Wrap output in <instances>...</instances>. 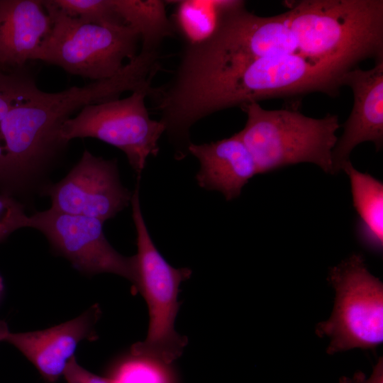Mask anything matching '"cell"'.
Listing matches in <instances>:
<instances>
[{"instance_id": "6", "label": "cell", "mask_w": 383, "mask_h": 383, "mask_svg": "<svg viewBox=\"0 0 383 383\" xmlns=\"http://www.w3.org/2000/svg\"><path fill=\"white\" fill-rule=\"evenodd\" d=\"M328 281L335 291L333 312L316 327L318 336L330 339L327 353L375 349L383 341L382 282L360 254L330 268Z\"/></svg>"}, {"instance_id": "1", "label": "cell", "mask_w": 383, "mask_h": 383, "mask_svg": "<svg viewBox=\"0 0 383 383\" xmlns=\"http://www.w3.org/2000/svg\"><path fill=\"white\" fill-rule=\"evenodd\" d=\"M356 66L300 55L264 57L225 74L167 93L170 118L188 132L201 119L223 109L274 98L321 92L335 97L341 79Z\"/></svg>"}, {"instance_id": "7", "label": "cell", "mask_w": 383, "mask_h": 383, "mask_svg": "<svg viewBox=\"0 0 383 383\" xmlns=\"http://www.w3.org/2000/svg\"><path fill=\"white\" fill-rule=\"evenodd\" d=\"M152 88L146 85L126 98L84 106L62 123L61 138L68 143L77 138H94L115 146L140 177L148 158L158 154V141L165 132L164 124L150 118L145 106Z\"/></svg>"}, {"instance_id": "17", "label": "cell", "mask_w": 383, "mask_h": 383, "mask_svg": "<svg viewBox=\"0 0 383 383\" xmlns=\"http://www.w3.org/2000/svg\"><path fill=\"white\" fill-rule=\"evenodd\" d=\"M169 366L130 352L115 363L109 377L113 383H173Z\"/></svg>"}, {"instance_id": "21", "label": "cell", "mask_w": 383, "mask_h": 383, "mask_svg": "<svg viewBox=\"0 0 383 383\" xmlns=\"http://www.w3.org/2000/svg\"><path fill=\"white\" fill-rule=\"evenodd\" d=\"M62 377L67 383H113L109 377L99 376L82 367L75 357L69 361Z\"/></svg>"}, {"instance_id": "14", "label": "cell", "mask_w": 383, "mask_h": 383, "mask_svg": "<svg viewBox=\"0 0 383 383\" xmlns=\"http://www.w3.org/2000/svg\"><path fill=\"white\" fill-rule=\"evenodd\" d=\"M341 170L350 178L353 204L358 215V238L366 248L379 253L383 248V184L357 170L350 161Z\"/></svg>"}, {"instance_id": "15", "label": "cell", "mask_w": 383, "mask_h": 383, "mask_svg": "<svg viewBox=\"0 0 383 383\" xmlns=\"http://www.w3.org/2000/svg\"><path fill=\"white\" fill-rule=\"evenodd\" d=\"M228 0L173 1L176 8L171 20L175 32L186 45H197L216 31Z\"/></svg>"}, {"instance_id": "13", "label": "cell", "mask_w": 383, "mask_h": 383, "mask_svg": "<svg viewBox=\"0 0 383 383\" xmlns=\"http://www.w3.org/2000/svg\"><path fill=\"white\" fill-rule=\"evenodd\" d=\"M188 153L200 162L196 176L199 186L220 192L227 201L238 197L243 187L258 174L251 153L237 133L209 143H191Z\"/></svg>"}, {"instance_id": "22", "label": "cell", "mask_w": 383, "mask_h": 383, "mask_svg": "<svg viewBox=\"0 0 383 383\" xmlns=\"http://www.w3.org/2000/svg\"><path fill=\"white\" fill-rule=\"evenodd\" d=\"M339 383H383V359L379 357L369 377L358 371L352 377H342Z\"/></svg>"}, {"instance_id": "20", "label": "cell", "mask_w": 383, "mask_h": 383, "mask_svg": "<svg viewBox=\"0 0 383 383\" xmlns=\"http://www.w3.org/2000/svg\"><path fill=\"white\" fill-rule=\"evenodd\" d=\"M28 218L23 203L0 193V243L16 230L26 228Z\"/></svg>"}, {"instance_id": "10", "label": "cell", "mask_w": 383, "mask_h": 383, "mask_svg": "<svg viewBox=\"0 0 383 383\" xmlns=\"http://www.w3.org/2000/svg\"><path fill=\"white\" fill-rule=\"evenodd\" d=\"M343 86L353 94V106L343 125V133L332 152L333 174L350 161L353 150L363 142L383 145V60L367 70L355 67L342 77Z\"/></svg>"}, {"instance_id": "12", "label": "cell", "mask_w": 383, "mask_h": 383, "mask_svg": "<svg viewBox=\"0 0 383 383\" xmlns=\"http://www.w3.org/2000/svg\"><path fill=\"white\" fill-rule=\"evenodd\" d=\"M52 28L42 0H0V68L40 60Z\"/></svg>"}, {"instance_id": "3", "label": "cell", "mask_w": 383, "mask_h": 383, "mask_svg": "<svg viewBox=\"0 0 383 383\" xmlns=\"http://www.w3.org/2000/svg\"><path fill=\"white\" fill-rule=\"evenodd\" d=\"M240 109L247 121L237 134L251 153L258 174L309 162L333 174L332 152L340 126L338 116L315 118L295 109L267 110L257 102Z\"/></svg>"}, {"instance_id": "5", "label": "cell", "mask_w": 383, "mask_h": 383, "mask_svg": "<svg viewBox=\"0 0 383 383\" xmlns=\"http://www.w3.org/2000/svg\"><path fill=\"white\" fill-rule=\"evenodd\" d=\"M42 1L52 28L40 60L95 82L114 77L138 55L140 37L132 27L84 23Z\"/></svg>"}, {"instance_id": "9", "label": "cell", "mask_w": 383, "mask_h": 383, "mask_svg": "<svg viewBox=\"0 0 383 383\" xmlns=\"http://www.w3.org/2000/svg\"><path fill=\"white\" fill-rule=\"evenodd\" d=\"M42 195L50 197L55 211L104 223L131 203L133 192L121 182L116 159L105 160L85 150L67 174L47 185Z\"/></svg>"}, {"instance_id": "4", "label": "cell", "mask_w": 383, "mask_h": 383, "mask_svg": "<svg viewBox=\"0 0 383 383\" xmlns=\"http://www.w3.org/2000/svg\"><path fill=\"white\" fill-rule=\"evenodd\" d=\"M131 204L137 234L135 290L147 304L149 326L145 339L133 345L130 352L170 365L182 355L187 344V337L176 331L174 323L180 306L179 287L190 277L192 270L172 267L155 247L142 214L138 182Z\"/></svg>"}, {"instance_id": "2", "label": "cell", "mask_w": 383, "mask_h": 383, "mask_svg": "<svg viewBox=\"0 0 383 383\" xmlns=\"http://www.w3.org/2000/svg\"><path fill=\"white\" fill-rule=\"evenodd\" d=\"M284 12L306 56L357 66L383 60L382 0H303Z\"/></svg>"}, {"instance_id": "23", "label": "cell", "mask_w": 383, "mask_h": 383, "mask_svg": "<svg viewBox=\"0 0 383 383\" xmlns=\"http://www.w3.org/2000/svg\"><path fill=\"white\" fill-rule=\"evenodd\" d=\"M10 333L6 323L0 320V342L5 341L8 334Z\"/></svg>"}, {"instance_id": "24", "label": "cell", "mask_w": 383, "mask_h": 383, "mask_svg": "<svg viewBox=\"0 0 383 383\" xmlns=\"http://www.w3.org/2000/svg\"><path fill=\"white\" fill-rule=\"evenodd\" d=\"M3 289H4L3 279L0 275V298L1 296Z\"/></svg>"}, {"instance_id": "16", "label": "cell", "mask_w": 383, "mask_h": 383, "mask_svg": "<svg viewBox=\"0 0 383 383\" xmlns=\"http://www.w3.org/2000/svg\"><path fill=\"white\" fill-rule=\"evenodd\" d=\"M126 25L134 28L140 40L163 42L174 35V28L167 16L165 1L160 0H114Z\"/></svg>"}, {"instance_id": "18", "label": "cell", "mask_w": 383, "mask_h": 383, "mask_svg": "<svg viewBox=\"0 0 383 383\" xmlns=\"http://www.w3.org/2000/svg\"><path fill=\"white\" fill-rule=\"evenodd\" d=\"M60 12L79 21L104 26L126 25L114 0H50Z\"/></svg>"}, {"instance_id": "19", "label": "cell", "mask_w": 383, "mask_h": 383, "mask_svg": "<svg viewBox=\"0 0 383 383\" xmlns=\"http://www.w3.org/2000/svg\"><path fill=\"white\" fill-rule=\"evenodd\" d=\"M37 87L31 72L27 66L0 68V189L4 184V170L1 149V126L4 118L13 103Z\"/></svg>"}, {"instance_id": "8", "label": "cell", "mask_w": 383, "mask_h": 383, "mask_svg": "<svg viewBox=\"0 0 383 383\" xmlns=\"http://www.w3.org/2000/svg\"><path fill=\"white\" fill-rule=\"evenodd\" d=\"M104 222L55 211L50 208L28 215L27 227L40 231L52 248L78 271L89 275L111 273L137 283L135 255L126 257L107 240Z\"/></svg>"}, {"instance_id": "11", "label": "cell", "mask_w": 383, "mask_h": 383, "mask_svg": "<svg viewBox=\"0 0 383 383\" xmlns=\"http://www.w3.org/2000/svg\"><path fill=\"white\" fill-rule=\"evenodd\" d=\"M100 314V307L95 304L77 317L46 329L10 331L5 341L19 350L46 382L55 383L62 377L78 345L96 339L95 325Z\"/></svg>"}]
</instances>
